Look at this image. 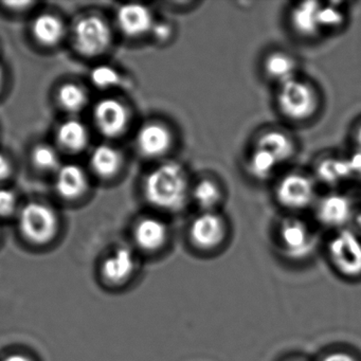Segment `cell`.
Returning a JSON list of instances; mask_svg holds the SVG:
<instances>
[{"mask_svg":"<svg viewBox=\"0 0 361 361\" xmlns=\"http://www.w3.org/2000/svg\"><path fill=\"white\" fill-rule=\"evenodd\" d=\"M191 188L189 175L183 164L166 161L147 174L143 193L145 200L155 208L178 212L191 197Z\"/></svg>","mask_w":361,"mask_h":361,"instance_id":"6da1fadb","label":"cell"},{"mask_svg":"<svg viewBox=\"0 0 361 361\" xmlns=\"http://www.w3.org/2000/svg\"><path fill=\"white\" fill-rule=\"evenodd\" d=\"M276 104L290 121H306L318 111L319 94L310 82L297 77L279 85Z\"/></svg>","mask_w":361,"mask_h":361,"instance_id":"7a4b0ae2","label":"cell"},{"mask_svg":"<svg viewBox=\"0 0 361 361\" xmlns=\"http://www.w3.org/2000/svg\"><path fill=\"white\" fill-rule=\"evenodd\" d=\"M276 198L281 206L290 211L310 208L317 202L314 178L301 172L287 173L276 183Z\"/></svg>","mask_w":361,"mask_h":361,"instance_id":"3957f363","label":"cell"},{"mask_svg":"<svg viewBox=\"0 0 361 361\" xmlns=\"http://www.w3.org/2000/svg\"><path fill=\"white\" fill-rule=\"evenodd\" d=\"M58 217L54 211L41 202L26 204L18 217V225L23 235L35 244L50 242L58 231Z\"/></svg>","mask_w":361,"mask_h":361,"instance_id":"277c9868","label":"cell"},{"mask_svg":"<svg viewBox=\"0 0 361 361\" xmlns=\"http://www.w3.org/2000/svg\"><path fill=\"white\" fill-rule=\"evenodd\" d=\"M329 255L338 271L348 278L361 276V238L352 229H340L329 244Z\"/></svg>","mask_w":361,"mask_h":361,"instance_id":"5b68a950","label":"cell"},{"mask_svg":"<svg viewBox=\"0 0 361 361\" xmlns=\"http://www.w3.org/2000/svg\"><path fill=\"white\" fill-rule=\"evenodd\" d=\"M73 44L78 52L86 56L103 54L111 41V32L104 20L96 16L80 18L73 27Z\"/></svg>","mask_w":361,"mask_h":361,"instance_id":"8992f818","label":"cell"},{"mask_svg":"<svg viewBox=\"0 0 361 361\" xmlns=\"http://www.w3.org/2000/svg\"><path fill=\"white\" fill-rule=\"evenodd\" d=\"M279 240L285 255L290 259L308 257L316 248L317 236L310 226L297 217H286L279 228Z\"/></svg>","mask_w":361,"mask_h":361,"instance_id":"52a82bcc","label":"cell"},{"mask_svg":"<svg viewBox=\"0 0 361 361\" xmlns=\"http://www.w3.org/2000/svg\"><path fill=\"white\" fill-rule=\"evenodd\" d=\"M356 211L353 200L345 194L329 193L316 202V216L325 227L344 229Z\"/></svg>","mask_w":361,"mask_h":361,"instance_id":"ba28073f","label":"cell"},{"mask_svg":"<svg viewBox=\"0 0 361 361\" xmlns=\"http://www.w3.org/2000/svg\"><path fill=\"white\" fill-rule=\"evenodd\" d=\"M226 232L225 219L216 211L200 213L192 221L189 230L192 243L204 250L219 246L225 240Z\"/></svg>","mask_w":361,"mask_h":361,"instance_id":"9c48e42d","label":"cell"},{"mask_svg":"<svg viewBox=\"0 0 361 361\" xmlns=\"http://www.w3.org/2000/svg\"><path fill=\"white\" fill-rule=\"evenodd\" d=\"M137 147L145 157L160 158L170 152L174 143V135L162 122H149L141 126L137 134Z\"/></svg>","mask_w":361,"mask_h":361,"instance_id":"30bf717a","label":"cell"},{"mask_svg":"<svg viewBox=\"0 0 361 361\" xmlns=\"http://www.w3.org/2000/svg\"><path fill=\"white\" fill-rule=\"evenodd\" d=\"M94 122L106 137H118L128 124V111L123 103L115 99L99 101L94 111Z\"/></svg>","mask_w":361,"mask_h":361,"instance_id":"8fae6325","label":"cell"},{"mask_svg":"<svg viewBox=\"0 0 361 361\" xmlns=\"http://www.w3.org/2000/svg\"><path fill=\"white\" fill-rule=\"evenodd\" d=\"M117 20L124 35L132 37L151 32L155 24L151 10L139 4H128L120 8Z\"/></svg>","mask_w":361,"mask_h":361,"instance_id":"7c38bea8","label":"cell"},{"mask_svg":"<svg viewBox=\"0 0 361 361\" xmlns=\"http://www.w3.org/2000/svg\"><path fill=\"white\" fill-rule=\"evenodd\" d=\"M318 1H303L298 4L290 11L291 27L300 37L314 39L322 33L319 24Z\"/></svg>","mask_w":361,"mask_h":361,"instance_id":"4fadbf2b","label":"cell"},{"mask_svg":"<svg viewBox=\"0 0 361 361\" xmlns=\"http://www.w3.org/2000/svg\"><path fill=\"white\" fill-rule=\"evenodd\" d=\"M255 147L271 154L280 164L290 160L295 154V142L287 133L281 130H264L255 139Z\"/></svg>","mask_w":361,"mask_h":361,"instance_id":"5bb4252c","label":"cell"},{"mask_svg":"<svg viewBox=\"0 0 361 361\" xmlns=\"http://www.w3.org/2000/svg\"><path fill=\"white\" fill-rule=\"evenodd\" d=\"M168 227L161 219L145 217L137 223L134 230L136 244L143 250L156 251L168 240Z\"/></svg>","mask_w":361,"mask_h":361,"instance_id":"9a60e30c","label":"cell"},{"mask_svg":"<svg viewBox=\"0 0 361 361\" xmlns=\"http://www.w3.org/2000/svg\"><path fill=\"white\" fill-rule=\"evenodd\" d=\"M298 62L291 54L284 51L270 52L264 60L266 77L279 85L298 77Z\"/></svg>","mask_w":361,"mask_h":361,"instance_id":"2e32d148","label":"cell"},{"mask_svg":"<svg viewBox=\"0 0 361 361\" xmlns=\"http://www.w3.org/2000/svg\"><path fill=\"white\" fill-rule=\"evenodd\" d=\"M56 188L62 197L75 200L87 189V177L80 166L66 164L59 169Z\"/></svg>","mask_w":361,"mask_h":361,"instance_id":"e0dca14e","label":"cell"},{"mask_svg":"<svg viewBox=\"0 0 361 361\" xmlns=\"http://www.w3.org/2000/svg\"><path fill=\"white\" fill-rule=\"evenodd\" d=\"M136 267L134 255L130 249L119 248L111 253L102 266V274L111 283L124 282L128 280Z\"/></svg>","mask_w":361,"mask_h":361,"instance_id":"ac0fdd59","label":"cell"},{"mask_svg":"<svg viewBox=\"0 0 361 361\" xmlns=\"http://www.w3.org/2000/svg\"><path fill=\"white\" fill-rule=\"evenodd\" d=\"M191 197L202 212H212L223 202L224 192L215 179L204 177L191 188Z\"/></svg>","mask_w":361,"mask_h":361,"instance_id":"d6986e66","label":"cell"},{"mask_svg":"<svg viewBox=\"0 0 361 361\" xmlns=\"http://www.w3.org/2000/svg\"><path fill=\"white\" fill-rule=\"evenodd\" d=\"M316 174L322 183L329 185H338L353 177L348 158L334 156L324 157L317 164Z\"/></svg>","mask_w":361,"mask_h":361,"instance_id":"ffe728a7","label":"cell"},{"mask_svg":"<svg viewBox=\"0 0 361 361\" xmlns=\"http://www.w3.org/2000/svg\"><path fill=\"white\" fill-rule=\"evenodd\" d=\"M32 32L35 39L43 45H56L64 37V24L58 16L41 14L33 22Z\"/></svg>","mask_w":361,"mask_h":361,"instance_id":"44dd1931","label":"cell"},{"mask_svg":"<svg viewBox=\"0 0 361 361\" xmlns=\"http://www.w3.org/2000/svg\"><path fill=\"white\" fill-rule=\"evenodd\" d=\"M92 170L101 177L114 176L117 174L122 164L119 152L111 145H102L97 147L90 157Z\"/></svg>","mask_w":361,"mask_h":361,"instance_id":"7402d4cb","label":"cell"},{"mask_svg":"<svg viewBox=\"0 0 361 361\" xmlns=\"http://www.w3.org/2000/svg\"><path fill=\"white\" fill-rule=\"evenodd\" d=\"M61 147L69 152H80L85 149L88 143V132L86 126L78 120H68L61 124L56 134Z\"/></svg>","mask_w":361,"mask_h":361,"instance_id":"603a6c76","label":"cell"},{"mask_svg":"<svg viewBox=\"0 0 361 361\" xmlns=\"http://www.w3.org/2000/svg\"><path fill=\"white\" fill-rule=\"evenodd\" d=\"M280 166V162L271 154L257 147L251 152L247 161V170L251 176L259 180L270 178Z\"/></svg>","mask_w":361,"mask_h":361,"instance_id":"cb8c5ba5","label":"cell"},{"mask_svg":"<svg viewBox=\"0 0 361 361\" xmlns=\"http://www.w3.org/2000/svg\"><path fill=\"white\" fill-rule=\"evenodd\" d=\"M58 100L65 111L78 113L87 104V94L77 84H65L59 90Z\"/></svg>","mask_w":361,"mask_h":361,"instance_id":"d4e9b609","label":"cell"},{"mask_svg":"<svg viewBox=\"0 0 361 361\" xmlns=\"http://www.w3.org/2000/svg\"><path fill=\"white\" fill-rule=\"evenodd\" d=\"M345 22V14L339 4L320 3L319 8V24L321 31L337 30L341 28Z\"/></svg>","mask_w":361,"mask_h":361,"instance_id":"484cf974","label":"cell"},{"mask_svg":"<svg viewBox=\"0 0 361 361\" xmlns=\"http://www.w3.org/2000/svg\"><path fill=\"white\" fill-rule=\"evenodd\" d=\"M32 161L42 171H54L59 168L60 157L54 147L47 145H39L32 152Z\"/></svg>","mask_w":361,"mask_h":361,"instance_id":"4316f807","label":"cell"},{"mask_svg":"<svg viewBox=\"0 0 361 361\" xmlns=\"http://www.w3.org/2000/svg\"><path fill=\"white\" fill-rule=\"evenodd\" d=\"M92 83L99 88H109L120 83V75L113 67L101 65L92 71Z\"/></svg>","mask_w":361,"mask_h":361,"instance_id":"83f0119b","label":"cell"},{"mask_svg":"<svg viewBox=\"0 0 361 361\" xmlns=\"http://www.w3.org/2000/svg\"><path fill=\"white\" fill-rule=\"evenodd\" d=\"M16 209V196L11 190L0 189V216L13 214Z\"/></svg>","mask_w":361,"mask_h":361,"instance_id":"f1b7e54d","label":"cell"},{"mask_svg":"<svg viewBox=\"0 0 361 361\" xmlns=\"http://www.w3.org/2000/svg\"><path fill=\"white\" fill-rule=\"evenodd\" d=\"M156 41L166 43L174 35V27L168 22H155L151 31Z\"/></svg>","mask_w":361,"mask_h":361,"instance_id":"f546056e","label":"cell"},{"mask_svg":"<svg viewBox=\"0 0 361 361\" xmlns=\"http://www.w3.org/2000/svg\"><path fill=\"white\" fill-rule=\"evenodd\" d=\"M321 361H357L355 357L348 353L336 352L326 355Z\"/></svg>","mask_w":361,"mask_h":361,"instance_id":"4dcf8cb0","label":"cell"},{"mask_svg":"<svg viewBox=\"0 0 361 361\" xmlns=\"http://www.w3.org/2000/svg\"><path fill=\"white\" fill-rule=\"evenodd\" d=\"M11 173V164L5 155L0 153V181L7 178Z\"/></svg>","mask_w":361,"mask_h":361,"instance_id":"1f68e13d","label":"cell"},{"mask_svg":"<svg viewBox=\"0 0 361 361\" xmlns=\"http://www.w3.org/2000/svg\"><path fill=\"white\" fill-rule=\"evenodd\" d=\"M350 224L354 225L355 229H352L353 231L356 232L357 234L360 235L361 233V212H355L354 217H353Z\"/></svg>","mask_w":361,"mask_h":361,"instance_id":"d6a6232c","label":"cell"},{"mask_svg":"<svg viewBox=\"0 0 361 361\" xmlns=\"http://www.w3.org/2000/svg\"><path fill=\"white\" fill-rule=\"evenodd\" d=\"M355 143H356L358 153L361 154V123L359 124L358 128H356V132H355Z\"/></svg>","mask_w":361,"mask_h":361,"instance_id":"836d02e7","label":"cell"},{"mask_svg":"<svg viewBox=\"0 0 361 361\" xmlns=\"http://www.w3.org/2000/svg\"><path fill=\"white\" fill-rule=\"evenodd\" d=\"M4 361H32L30 358H28L27 356H24V355L16 354L11 355V356L7 357V358L4 359Z\"/></svg>","mask_w":361,"mask_h":361,"instance_id":"e575fe53","label":"cell"},{"mask_svg":"<svg viewBox=\"0 0 361 361\" xmlns=\"http://www.w3.org/2000/svg\"><path fill=\"white\" fill-rule=\"evenodd\" d=\"M6 5L9 6V7L16 8V9L20 10L22 9V8L28 7V6L31 5V3H23V1H20V3H7Z\"/></svg>","mask_w":361,"mask_h":361,"instance_id":"d590c367","label":"cell"},{"mask_svg":"<svg viewBox=\"0 0 361 361\" xmlns=\"http://www.w3.org/2000/svg\"><path fill=\"white\" fill-rule=\"evenodd\" d=\"M3 82H4V73L1 68H0V90L3 87Z\"/></svg>","mask_w":361,"mask_h":361,"instance_id":"8d00e7d4","label":"cell"},{"mask_svg":"<svg viewBox=\"0 0 361 361\" xmlns=\"http://www.w3.org/2000/svg\"><path fill=\"white\" fill-rule=\"evenodd\" d=\"M293 361H297V360H293Z\"/></svg>","mask_w":361,"mask_h":361,"instance_id":"74e56055","label":"cell"}]
</instances>
